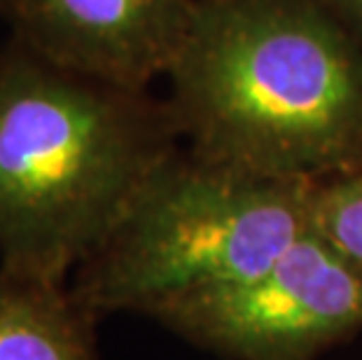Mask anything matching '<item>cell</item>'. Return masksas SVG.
Wrapping results in <instances>:
<instances>
[{"label":"cell","instance_id":"cell-1","mask_svg":"<svg viewBox=\"0 0 362 360\" xmlns=\"http://www.w3.org/2000/svg\"><path fill=\"white\" fill-rule=\"evenodd\" d=\"M161 84L206 159L306 185L362 168V47L322 0L197 5Z\"/></svg>","mask_w":362,"mask_h":360},{"label":"cell","instance_id":"cell-9","mask_svg":"<svg viewBox=\"0 0 362 360\" xmlns=\"http://www.w3.org/2000/svg\"><path fill=\"white\" fill-rule=\"evenodd\" d=\"M194 5H204V3H220V0H192Z\"/></svg>","mask_w":362,"mask_h":360},{"label":"cell","instance_id":"cell-7","mask_svg":"<svg viewBox=\"0 0 362 360\" xmlns=\"http://www.w3.org/2000/svg\"><path fill=\"white\" fill-rule=\"evenodd\" d=\"M311 227L362 277V168L315 182Z\"/></svg>","mask_w":362,"mask_h":360},{"label":"cell","instance_id":"cell-5","mask_svg":"<svg viewBox=\"0 0 362 360\" xmlns=\"http://www.w3.org/2000/svg\"><path fill=\"white\" fill-rule=\"evenodd\" d=\"M192 0H0L7 40L52 66L131 89L164 80Z\"/></svg>","mask_w":362,"mask_h":360},{"label":"cell","instance_id":"cell-6","mask_svg":"<svg viewBox=\"0 0 362 360\" xmlns=\"http://www.w3.org/2000/svg\"><path fill=\"white\" fill-rule=\"evenodd\" d=\"M96 323L71 283L0 269V360H101Z\"/></svg>","mask_w":362,"mask_h":360},{"label":"cell","instance_id":"cell-2","mask_svg":"<svg viewBox=\"0 0 362 360\" xmlns=\"http://www.w3.org/2000/svg\"><path fill=\"white\" fill-rule=\"evenodd\" d=\"M182 145L164 96L0 50V269L68 283Z\"/></svg>","mask_w":362,"mask_h":360},{"label":"cell","instance_id":"cell-4","mask_svg":"<svg viewBox=\"0 0 362 360\" xmlns=\"http://www.w3.org/2000/svg\"><path fill=\"white\" fill-rule=\"evenodd\" d=\"M152 320L229 360H313L362 330V277L311 227L264 272Z\"/></svg>","mask_w":362,"mask_h":360},{"label":"cell","instance_id":"cell-3","mask_svg":"<svg viewBox=\"0 0 362 360\" xmlns=\"http://www.w3.org/2000/svg\"><path fill=\"white\" fill-rule=\"evenodd\" d=\"M311 187L180 145L73 274V293L98 318L115 311L155 318L255 277L311 229Z\"/></svg>","mask_w":362,"mask_h":360},{"label":"cell","instance_id":"cell-8","mask_svg":"<svg viewBox=\"0 0 362 360\" xmlns=\"http://www.w3.org/2000/svg\"><path fill=\"white\" fill-rule=\"evenodd\" d=\"M322 3L362 47V0H322Z\"/></svg>","mask_w":362,"mask_h":360}]
</instances>
